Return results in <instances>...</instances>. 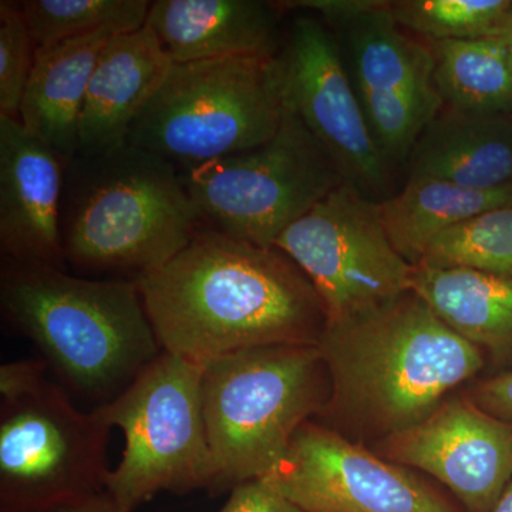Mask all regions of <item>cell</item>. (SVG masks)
<instances>
[{
    "mask_svg": "<svg viewBox=\"0 0 512 512\" xmlns=\"http://www.w3.org/2000/svg\"><path fill=\"white\" fill-rule=\"evenodd\" d=\"M137 285L161 349L200 365L259 346H319L328 328L318 292L284 252L211 229Z\"/></svg>",
    "mask_w": 512,
    "mask_h": 512,
    "instance_id": "1",
    "label": "cell"
},
{
    "mask_svg": "<svg viewBox=\"0 0 512 512\" xmlns=\"http://www.w3.org/2000/svg\"><path fill=\"white\" fill-rule=\"evenodd\" d=\"M319 349L332 387L320 417L359 443L412 429L484 367L483 352L413 291L328 326Z\"/></svg>",
    "mask_w": 512,
    "mask_h": 512,
    "instance_id": "2",
    "label": "cell"
},
{
    "mask_svg": "<svg viewBox=\"0 0 512 512\" xmlns=\"http://www.w3.org/2000/svg\"><path fill=\"white\" fill-rule=\"evenodd\" d=\"M0 308L67 386L100 404L163 352L133 279L79 278L2 259Z\"/></svg>",
    "mask_w": 512,
    "mask_h": 512,
    "instance_id": "3",
    "label": "cell"
},
{
    "mask_svg": "<svg viewBox=\"0 0 512 512\" xmlns=\"http://www.w3.org/2000/svg\"><path fill=\"white\" fill-rule=\"evenodd\" d=\"M60 229L66 264L137 281L168 264L202 227L180 171L127 143L67 163Z\"/></svg>",
    "mask_w": 512,
    "mask_h": 512,
    "instance_id": "4",
    "label": "cell"
},
{
    "mask_svg": "<svg viewBox=\"0 0 512 512\" xmlns=\"http://www.w3.org/2000/svg\"><path fill=\"white\" fill-rule=\"evenodd\" d=\"M330 390L316 345L259 346L204 363L202 404L214 466L210 493L271 476L296 430L325 412Z\"/></svg>",
    "mask_w": 512,
    "mask_h": 512,
    "instance_id": "5",
    "label": "cell"
},
{
    "mask_svg": "<svg viewBox=\"0 0 512 512\" xmlns=\"http://www.w3.org/2000/svg\"><path fill=\"white\" fill-rule=\"evenodd\" d=\"M284 111L275 56L173 63L127 143L184 173L262 146L275 136Z\"/></svg>",
    "mask_w": 512,
    "mask_h": 512,
    "instance_id": "6",
    "label": "cell"
},
{
    "mask_svg": "<svg viewBox=\"0 0 512 512\" xmlns=\"http://www.w3.org/2000/svg\"><path fill=\"white\" fill-rule=\"evenodd\" d=\"M97 407L126 437L106 484L121 510L133 512L163 491L210 493L214 466L200 363L163 350L123 392Z\"/></svg>",
    "mask_w": 512,
    "mask_h": 512,
    "instance_id": "7",
    "label": "cell"
},
{
    "mask_svg": "<svg viewBox=\"0 0 512 512\" xmlns=\"http://www.w3.org/2000/svg\"><path fill=\"white\" fill-rule=\"evenodd\" d=\"M201 227L256 247L279 237L345 183L335 161L301 120L284 111L262 146L181 173Z\"/></svg>",
    "mask_w": 512,
    "mask_h": 512,
    "instance_id": "8",
    "label": "cell"
},
{
    "mask_svg": "<svg viewBox=\"0 0 512 512\" xmlns=\"http://www.w3.org/2000/svg\"><path fill=\"white\" fill-rule=\"evenodd\" d=\"M100 407L82 412L60 384L0 407V512H52L106 491L110 430Z\"/></svg>",
    "mask_w": 512,
    "mask_h": 512,
    "instance_id": "9",
    "label": "cell"
},
{
    "mask_svg": "<svg viewBox=\"0 0 512 512\" xmlns=\"http://www.w3.org/2000/svg\"><path fill=\"white\" fill-rule=\"evenodd\" d=\"M311 281L328 326L376 311L412 291L414 266L384 232L377 201L345 181L276 241Z\"/></svg>",
    "mask_w": 512,
    "mask_h": 512,
    "instance_id": "10",
    "label": "cell"
},
{
    "mask_svg": "<svg viewBox=\"0 0 512 512\" xmlns=\"http://www.w3.org/2000/svg\"><path fill=\"white\" fill-rule=\"evenodd\" d=\"M284 109L338 165L349 184L375 201L390 197L394 168L377 146L332 29L312 13L296 16L275 55Z\"/></svg>",
    "mask_w": 512,
    "mask_h": 512,
    "instance_id": "11",
    "label": "cell"
},
{
    "mask_svg": "<svg viewBox=\"0 0 512 512\" xmlns=\"http://www.w3.org/2000/svg\"><path fill=\"white\" fill-rule=\"evenodd\" d=\"M330 29L338 36L377 146L393 168L406 167L417 138L444 107L430 43L404 30L386 0H369L365 9Z\"/></svg>",
    "mask_w": 512,
    "mask_h": 512,
    "instance_id": "12",
    "label": "cell"
},
{
    "mask_svg": "<svg viewBox=\"0 0 512 512\" xmlns=\"http://www.w3.org/2000/svg\"><path fill=\"white\" fill-rule=\"evenodd\" d=\"M268 477L305 512H458L410 468L315 420Z\"/></svg>",
    "mask_w": 512,
    "mask_h": 512,
    "instance_id": "13",
    "label": "cell"
},
{
    "mask_svg": "<svg viewBox=\"0 0 512 512\" xmlns=\"http://www.w3.org/2000/svg\"><path fill=\"white\" fill-rule=\"evenodd\" d=\"M376 448L387 460L436 478L470 512H493L512 481V424L467 396L448 397L427 419Z\"/></svg>",
    "mask_w": 512,
    "mask_h": 512,
    "instance_id": "14",
    "label": "cell"
},
{
    "mask_svg": "<svg viewBox=\"0 0 512 512\" xmlns=\"http://www.w3.org/2000/svg\"><path fill=\"white\" fill-rule=\"evenodd\" d=\"M67 161L0 114V251L19 264L64 269L62 201Z\"/></svg>",
    "mask_w": 512,
    "mask_h": 512,
    "instance_id": "15",
    "label": "cell"
},
{
    "mask_svg": "<svg viewBox=\"0 0 512 512\" xmlns=\"http://www.w3.org/2000/svg\"><path fill=\"white\" fill-rule=\"evenodd\" d=\"M281 10L259 0H157L146 26L171 63L274 57L284 40Z\"/></svg>",
    "mask_w": 512,
    "mask_h": 512,
    "instance_id": "16",
    "label": "cell"
},
{
    "mask_svg": "<svg viewBox=\"0 0 512 512\" xmlns=\"http://www.w3.org/2000/svg\"><path fill=\"white\" fill-rule=\"evenodd\" d=\"M171 64L147 26L114 36L90 80L76 156H101L126 146L131 126L164 82Z\"/></svg>",
    "mask_w": 512,
    "mask_h": 512,
    "instance_id": "17",
    "label": "cell"
},
{
    "mask_svg": "<svg viewBox=\"0 0 512 512\" xmlns=\"http://www.w3.org/2000/svg\"><path fill=\"white\" fill-rule=\"evenodd\" d=\"M407 178H433L470 190L512 183V116L444 106L417 138Z\"/></svg>",
    "mask_w": 512,
    "mask_h": 512,
    "instance_id": "18",
    "label": "cell"
},
{
    "mask_svg": "<svg viewBox=\"0 0 512 512\" xmlns=\"http://www.w3.org/2000/svg\"><path fill=\"white\" fill-rule=\"evenodd\" d=\"M116 35L97 32L37 49L19 121L67 163L77 153L80 114L94 69Z\"/></svg>",
    "mask_w": 512,
    "mask_h": 512,
    "instance_id": "19",
    "label": "cell"
},
{
    "mask_svg": "<svg viewBox=\"0 0 512 512\" xmlns=\"http://www.w3.org/2000/svg\"><path fill=\"white\" fill-rule=\"evenodd\" d=\"M412 291L481 352L501 362L512 360V278L417 265Z\"/></svg>",
    "mask_w": 512,
    "mask_h": 512,
    "instance_id": "20",
    "label": "cell"
},
{
    "mask_svg": "<svg viewBox=\"0 0 512 512\" xmlns=\"http://www.w3.org/2000/svg\"><path fill=\"white\" fill-rule=\"evenodd\" d=\"M501 207H512V183L470 190L433 178H407L402 190L377 201V214L394 249L416 266L444 231Z\"/></svg>",
    "mask_w": 512,
    "mask_h": 512,
    "instance_id": "21",
    "label": "cell"
},
{
    "mask_svg": "<svg viewBox=\"0 0 512 512\" xmlns=\"http://www.w3.org/2000/svg\"><path fill=\"white\" fill-rule=\"evenodd\" d=\"M429 43L434 83L444 106L512 116V64L500 37Z\"/></svg>",
    "mask_w": 512,
    "mask_h": 512,
    "instance_id": "22",
    "label": "cell"
},
{
    "mask_svg": "<svg viewBox=\"0 0 512 512\" xmlns=\"http://www.w3.org/2000/svg\"><path fill=\"white\" fill-rule=\"evenodd\" d=\"M19 8L37 49L97 32H136L146 26L147 0H23Z\"/></svg>",
    "mask_w": 512,
    "mask_h": 512,
    "instance_id": "23",
    "label": "cell"
},
{
    "mask_svg": "<svg viewBox=\"0 0 512 512\" xmlns=\"http://www.w3.org/2000/svg\"><path fill=\"white\" fill-rule=\"evenodd\" d=\"M419 266L512 278V207L483 212L447 229L431 242Z\"/></svg>",
    "mask_w": 512,
    "mask_h": 512,
    "instance_id": "24",
    "label": "cell"
},
{
    "mask_svg": "<svg viewBox=\"0 0 512 512\" xmlns=\"http://www.w3.org/2000/svg\"><path fill=\"white\" fill-rule=\"evenodd\" d=\"M394 20L426 42L500 37L512 20V0H396Z\"/></svg>",
    "mask_w": 512,
    "mask_h": 512,
    "instance_id": "25",
    "label": "cell"
},
{
    "mask_svg": "<svg viewBox=\"0 0 512 512\" xmlns=\"http://www.w3.org/2000/svg\"><path fill=\"white\" fill-rule=\"evenodd\" d=\"M37 47L18 2H0V114L19 120Z\"/></svg>",
    "mask_w": 512,
    "mask_h": 512,
    "instance_id": "26",
    "label": "cell"
},
{
    "mask_svg": "<svg viewBox=\"0 0 512 512\" xmlns=\"http://www.w3.org/2000/svg\"><path fill=\"white\" fill-rule=\"evenodd\" d=\"M220 512H305L281 493L269 477L235 485Z\"/></svg>",
    "mask_w": 512,
    "mask_h": 512,
    "instance_id": "27",
    "label": "cell"
},
{
    "mask_svg": "<svg viewBox=\"0 0 512 512\" xmlns=\"http://www.w3.org/2000/svg\"><path fill=\"white\" fill-rule=\"evenodd\" d=\"M50 367L43 359L16 360L0 367L2 402H12L35 392L46 380Z\"/></svg>",
    "mask_w": 512,
    "mask_h": 512,
    "instance_id": "28",
    "label": "cell"
},
{
    "mask_svg": "<svg viewBox=\"0 0 512 512\" xmlns=\"http://www.w3.org/2000/svg\"><path fill=\"white\" fill-rule=\"evenodd\" d=\"M467 397L484 412L512 424V372L477 384Z\"/></svg>",
    "mask_w": 512,
    "mask_h": 512,
    "instance_id": "29",
    "label": "cell"
},
{
    "mask_svg": "<svg viewBox=\"0 0 512 512\" xmlns=\"http://www.w3.org/2000/svg\"><path fill=\"white\" fill-rule=\"evenodd\" d=\"M52 512H124L107 491L94 495L80 503L66 505Z\"/></svg>",
    "mask_w": 512,
    "mask_h": 512,
    "instance_id": "30",
    "label": "cell"
},
{
    "mask_svg": "<svg viewBox=\"0 0 512 512\" xmlns=\"http://www.w3.org/2000/svg\"><path fill=\"white\" fill-rule=\"evenodd\" d=\"M493 512H512V481L508 484V487L505 488Z\"/></svg>",
    "mask_w": 512,
    "mask_h": 512,
    "instance_id": "31",
    "label": "cell"
},
{
    "mask_svg": "<svg viewBox=\"0 0 512 512\" xmlns=\"http://www.w3.org/2000/svg\"><path fill=\"white\" fill-rule=\"evenodd\" d=\"M501 42L504 43L505 52H507L508 59L512 64V20L507 29L504 30L503 35L500 36Z\"/></svg>",
    "mask_w": 512,
    "mask_h": 512,
    "instance_id": "32",
    "label": "cell"
}]
</instances>
